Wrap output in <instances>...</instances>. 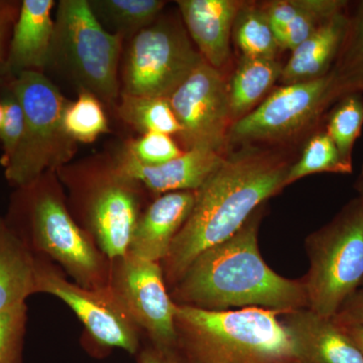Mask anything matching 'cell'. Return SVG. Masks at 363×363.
<instances>
[{"mask_svg":"<svg viewBox=\"0 0 363 363\" xmlns=\"http://www.w3.org/2000/svg\"><path fill=\"white\" fill-rule=\"evenodd\" d=\"M355 190L357 192V197L363 202V164L360 169L359 175H358L354 185Z\"/></svg>","mask_w":363,"mask_h":363,"instance_id":"obj_37","label":"cell"},{"mask_svg":"<svg viewBox=\"0 0 363 363\" xmlns=\"http://www.w3.org/2000/svg\"><path fill=\"white\" fill-rule=\"evenodd\" d=\"M4 106V121L0 128V143L2 145L1 166L6 167L18 149L23 135L25 114L20 100L6 85L1 99Z\"/></svg>","mask_w":363,"mask_h":363,"instance_id":"obj_32","label":"cell"},{"mask_svg":"<svg viewBox=\"0 0 363 363\" xmlns=\"http://www.w3.org/2000/svg\"><path fill=\"white\" fill-rule=\"evenodd\" d=\"M35 295V255L0 216V314Z\"/></svg>","mask_w":363,"mask_h":363,"instance_id":"obj_20","label":"cell"},{"mask_svg":"<svg viewBox=\"0 0 363 363\" xmlns=\"http://www.w3.org/2000/svg\"><path fill=\"white\" fill-rule=\"evenodd\" d=\"M332 102L330 72L316 80L283 85L231 125L227 149L264 147L267 143L292 140L315 125Z\"/></svg>","mask_w":363,"mask_h":363,"instance_id":"obj_10","label":"cell"},{"mask_svg":"<svg viewBox=\"0 0 363 363\" xmlns=\"http://www.w3.org/2000/svg\"><path fill=\"white\" fill-rule=\"evenodd\" d=\"M104 105L88 92H78V96L67 105L64 125L76 143H91L109 133L108 119Z\"/></svg>","mask_w":363,"mask_h":363,"instance_id":"obj_28","label":"cell"},{"mask_svg":"<svg viewBox=\"0 0 363 363\" xmlns=\"http://www.w3.org/2000/svg\"><path fill=\"white\" fill-rule=\"evenodd\" d=\"M195 200L196 191L171 192L155 197L136 221L128 252L161 264L190 216Z\"/></svg>","mask_w":363,"mask_h":363,"instance_id":"obj_15","label":"cell"},{"mask_svg":"<svg viewBox=\"0 0 363 363\" xmlns=\"http://www.w3.org/2000/svg\"><path fill=\"white\" fill-rule=\"evenodd\" d=\"M240 0H178L189 37L205 62L222 72L230 60V42Z\"/></svg>","mask_w":363,"mask_h":363,"instance_id":"obj_16","label":"cell"},{"mask_svg":"<svg viewBox=\"0 0 363 363\" xmlns=\"http://www.w3.org/2000/svg\"><path fill=\"white\" fill-rule=\"evenodd\" d=\"M347 11L348 6L325 21L311 37L293 50L283 65L279 78L283 85L316 80L331 71L347 28Z\"/></svg>","mask_w":363,"mask_h":363,"instance_id":"obj_19","label":"cell"},{"mask_svg":"<svg viewBox=\"0 0 363 363\" xmlns=\"http://www.w3.org/2000/svg\"><path fill=\"white\" fill-rule=\"evenodd\" d=\"M348 4L350 2L343 0H302V11L278 38L281 51L292 52L311 37L325 21L344 11Z\"/></svg>","mask_w":363,"mask_h":363,"instance_id":"obj_29","label":"cell"},{"mask_svg":"<svg viewBox=\"0 0 363 363\" xmlns=\"http://www.w3.org/2000/svg\"><path fill=\"white\" fill-rule=\"evenodd\" d=\"M35 294L58 298L75 313L89 340L102 350H123L138 354L143 332L133 323L109 286L87 289L70 281L55 262L35 255Z\"/></svg>","mask_w":363,"mask_h":363,"instance_id":"obj_11","label":"cell"},{"mask_svg":"<svg viewBox=\"0 0 363 363\" xmlns=\"http://www.w3.org/2000/svg\"><path fill=\"white\" fill-rule=\"evenodd\" d=\"M117 116L138 133L180 135L181 128L168 98L140 96L121 93L116 106Z\"/></svg>","mask_w":363,"mask_h":363,"instance_id":"obj_24","label":"cell"},{"mask_svg":"<svg viewBox=\"0 0 363 363\" xmlns=\"http://www.w3.org/2000/svg\"><path fill=\"white\" fill-rule=\"evenodd\" d=\"M4 219L26 247L51 259L74 283L95 290L108 286L111 259L72 216L55 172L14 189Z\"/></svg>","mask_w":363,"mask_h":363,"instance_id":"obj_3","label":"cell"},{"mask_svg":"<svg viewBox=\"0 0 363 363\" xmlns=\"http://www.w3.org/2000/svg\"><path fill=\"white\" fill-rule=\"evenodd\" d=\"M111 154L118 168L142 184L154 197L180 191H197L221 166L226 156L211 150L192 149L184 150L180 157L164 164L149 166L131 156L123 143Z\"/></svg>","mask_w":363,"mask_h":363,"instance_id":"obj_14","label":"cell"},{"mask_svg":"<svg viewBox=\"0 0 363 363\" xmlns=\"http://www.w3.org/2000/svg\"><path fill=\"white\" fill-rule=\"evenodd\" d=\"M363 128V95L351 93L338 100L327 118V135L335 143L341 157L352 164L355 143Z\"/></svg>","mask_w":363,"mask_h":363,"instance_id":"obj_27","label":"cell"},{"mask_svg":"<svg viewBox=\"0 0 363 363\" xmlns=\"http://www.w3.org/2000/svg\"><path fill=\"white\" fill-rule=\"evenodd\" d=\"M108 286L117 302L143 332V339L157 346L177 345V305L161 264L126 252L111 259Z\"/></svg>","mask_w":363,"mask_h":363,"instance_id":"obj_12","label":"cell"},{"mask_svg":"<svg viewBox=\"0 0 363 363\" xmlns=\"http://www.w3.org/2000/svg\"><path fill=\"white\" fill-rule=\"evenodd\" d=\"M233 39L242 56L277 59L281 48L262 4L243 2L236 14Z\"/></svg>","mask_w":363,"mask_h":363,"instance_id":"obj_25","label":"cell"},{"mask_svg":"<svg viewBox=\"0 0 363 363\" xmlns=\"http://www.w3.org/2000/svg\"><path fill=\"white\" fill-rule=\"evenodd\" d=\"M332 321L338 326H363V291L351 295Z\"/></svg>","mask_w":363,"mask_h":363,"instance_id":"obj_35","label":"cell"},{"mask_svg":"<svg viewBox=\"0 0 363 363\" xmlns=\"http://www.w3.org/2000/svg\"><path fill=\"white\" fill-rule=\"evenodd\" d=\"M362 291H363V281H362Z\"/></svg>","mask_w":363,"mask_h":363,"instance_id":"obj_40","label":"cell"},{"mask_svg":"<svg viewBox=\"0 0 363 363\" xmlns=\"http://www.w3.org/2000/svg\"><path fill=\"white\" fill-rule=\"evenodd\" d=\"M4 4H6V1H4V0H0V7L4 6Z\"/></svg>","mask_w":363,"mask_h":363,"instance_id":"obj_39","label":"cell"},{"mask_svg":"<svg viewBox=\"0 0 363 363\" xmlns=\"http://www.w3.org/2000/svg\"><path fill=\"white\" fill-rule=\"evenodd\" d=\"M350 336L363 355V326H339Z\"/></svg>","mask_w":363,"mask_h":363,"instance_id":"obj_36","label":"cell"},{"mask_svg":"<svg viewBox=\"0 0 363 363\" xmlns=\"http://www.w3.org/2000/svg\"><path fill=\"white\" fill-rule=\"evenodd\" d=\"M2 121H4V106L0 102V128H1Z\"/></svg>","mask_w":363,"mask_h":363,"instance_id":"obj_38","label":"cell"},{"mask_svg":"<svg viewBox=\"0 0 363 363\" xmlns=\"http://www.w3.org/2000/svg\"><path fill=\"white\" fill-rule=\"evenodd\" d=\"M123 40L107 32L88 0H60L47 69L116 107L121 96L119 62Z\"/></svg>","mask_w":363,"mask_h":363,"instance_id":"obj_6","label":"cell"},{"mask_svg":"<svg viewBox=\"0 0 363 363\" xmlns=\"http://www.w3.org/2000/svg\"><path fill=\"white\" fill-rule=\"evenodd\" d=\"M93 13L107 32L133 39L162 14V0H88Z\"/></svg>","mask_w":363,"mask_h":363,"instance_id":"obj_23","label":"cell"},{"mask_svg":"<svg viewBox=\"0 0 363 363\" xmlns=\"http://www.w3.org/2000/svg\"><path fill=\"white\" fill-rule=\"evenodd\" d=\"M262 205L233 236L200 253L169 295L176 305L207 311L262 308L279 315L308 308L302 278H285L262 259Z\"/></svg>","mask_w":363,"mask_h":363,"instance_id":"obj_2","label":"cell"},{"mask_svg":"<svg viewBox=\"0 0 363 363\" xmlns=\"http://www.w3.org/2000/svg\"><path fill=\"white\" fill-rule=\"evenodd\" d=\"M179 124L183 150L207 149L226 154L233 125L228 84L222 72L204 60L168 98Z\"/></svg>","mask_w":363,"mask_h":363,"instance_id":"obj_13","label":"cell"},{"mask_svg":"<svg viewBox=\"0 0 363 363\" xmlns=\"http://www.w3.org/2000/svg\"><path fill=\"white\" fill-rule=\"evenodd\" d=\"M348 23L337 58L332 67V99L363 92V0L348 6Z\"/></svg>","mask_w":363,"mask_h":363,"instance_id":"obj_22","label":"cell"},{"mask_svg":"<svg viewBox=\"0 0 363 363\" xmlns=\"http://www.w3.org/2000/svg\"><path fill=\"white\" fill-rule=\"evenodd\" d=\"M281 322L305 363H363V355L342 328L309 308L281 315Z\"/></svg>","mask_w":363,"mask_h":363,"instance_id":"obj_18","label":"cell"},{"mask_svg":"<svg viewBox=\"0 0 363 363\" xmlns=\"http://www.w3.org/2000/svg\"><path fill=\"white\" fill-rule=\"evenodd\" d=\"M310 267L303 277L308 308L332 319L363 281V202L344 205L328 223L306 238Z\"/></svg>","mask_w":363,"mask_h":363,"instance_id":"obj_8","label":"cell"},{"mask_svg":"<svg viewBox=\"0 0 363 363\" xmlns=\"http://www.w3.org/2000/svg\"><path fill=\"white\" fill-rule=\"evenodd\" d=\"M54 0H23L14 23L6 71L9 79L25 72L44 73L49 63L54 20Z\"/></svg>","mask_w":363,"mask_h":363,"instance_id":"obj_17","label":"cell"},{"mask_svg":"<svg viewBox=\"0 0 363 363\" xmlns=\"http://www.w3.org/2000/svg\"><path fill=\"white\" fill-rule=\"evenodd\" d=\"M6 86L20 100L25 114L21 142L4 167L7 183L16 189L70 164L77 154L78 143L64 125V113L70 100L45 73L25 72Z\"/></svg>","mask_w":363,"mask_h":363,"instance_id":"obj_7","label":"cell"},{"mask_svg":"<svg viewBox=\"0 0 363 363\" xmlns=\"http://www.w3.org/2000/svg\"><path fill=\"white\" fill-rule=\"evenodd\" d=\"M353 164L344 161L335 143L326 131H319L306 143L300 159L293 162L286 179V187L305 177L331 173L350 175Z\"/></svg>","mask_w":363,"mask_h":363,"instance_id":"obj_26","label":"cell"},{"mask_svg":"<svg viewBox=\"0 0 363 363\" xmlns=\"http://www.w3.org/2000/svg\"><path fill=\"white\" fill-rule=\"evenodd\" d=\"M26 324V303L0 314V363H23Z\"/></svg>","mask_w":363,"mask_h":363,"instance_id":"obj_30","label":"cell"},{"mask_svg":"<svg viewBox=\"0 0 363 363\" xmlns=\"http://www.w3.org/2000/svg\"><path fill=\"white\" fill-rule=\"evenodd\" d=\"M203 60L183 23L161 14L130 40L121 93L169 98Z\"/></svg>","mask_w":363,"mask_h":363,"instance_id":"obj_9","label":"cell"},{"mask_svg":"<svg viewBox=\"0 0 363 363\" xmlns=\"http://www.w3.org/2000/svg\"><path fill=\"white\" fill-rule=\"evenodd\" d=\"M278 313L176 307L177 346L191 363H305Z\"/></svg>","mask_w":363,"mask_h":363,"instance_id":"obj_4","label":"cell"},{"mask_svg":"<svg viewBox=\"0 0 363 363\" xmlns=\"http://www.w3.org/2000/svg\"><path fill=\"white\" fill-rule=\"evenodd\" d=\"M293 162L281 150L260 145L227 150L221 166L196 191L190 216L161 262L169 291L200 253L228 240L286 188Z\"/></svg>","mask_w":363,"mask_h":363,"instance_id":"obj_1","label":"cell"},{"mask_svg":"<svg viewBox=\"0 0 363 363\" xmlns=\"http://www.w3.org/2000/svg\"><path fill=\"white\" fill-rule=\"evenodd\" d=\"M136 357L138 363H191L178 346H157L145 339Z\"/></svg>","mask_w":363,"mask_h":363,"instance_id":"obj_34","label":"cell"},{"mask_svg":"<svg viewBox=\"0 0 363 363\" xmlns=\"http://www.w3.org/2000/svg\"><path fill=\"white\" fill-rule=\"evenodd\" d=\"M124 149L143 164L157 166L180 157L184 150L173 136L164 133H145L123 143Z\"/></svg>","mask_w":363,"mask_h":363,"instance_id":"obj_31","label":"cell"},{"mask_svg":"<svg viewBox=\"0 0 363 363\" xmlns=\"http://www.w3.org/2000/svg\"><path fill=\"white\" fill-rule=\"evenodd\" d=\"M281 71L283 65L277 59L241 56L228 83L233 124L266 99L267 93L281 78Z\"/></svg>","mask_w":363,"mask_h":363,"instance_id":"obj_21","label":"cell"},{"mask_svg":"<svg viewBox=\"0 0 363 363\" xmlns=\"http://www.w3.org/2000/svg\"><path fill=\"white\" fill-rule=\"evenodd\" d=\"M55 173L72 216L109 259L128 252L131 235L143 209L147 192L124 174L111 152L82 157Z\"/></svg>","mask_w":363,"mask_h":363,"instance_id":"obj_5","label":"cell"},{"mask_svg":"<svg viewBox=\"0 0 363 363\" xmlns=\"http://www.w3.org/2000/svg\"><path fill=\"white\" fill-rule=\"evenodd\" d=\"M20 7L21 2L18 1H6L0 7V82H4V85L11 81L6 71L7 55Z\"/></svg>","mask_w":363,"mask_h":363,"instance_id":"obj_33","label":"cell"}]
</instances>
